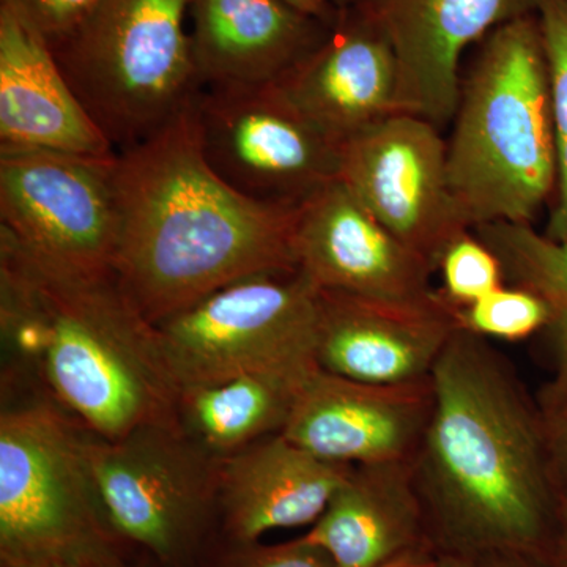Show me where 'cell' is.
I'll use <instances>...</instances> for the list:
<instances>
[{"instance_id": "obj_1", "label": "cell", "mask_w": 567, "mask_h": 567, "mask_svg": "<svg viewBox=\"0 0 567 567\" xmlns=\"http://www.w3.org/2000/svg\"><path fill=\"white\" fill-rule=\"evenodd\" d=\"M434 412L413 462L436 554H550L563 495L539 405L486 338L457 328L432 372Z\"/></svg>"}, {"instance_id": "obj_2", "label": "cell", "mask_w": 567, "mask_h": 567, "mask_svg": "<svg viewBox=\"0 0 567 567\" xmlns=\"http://www.w3.org/2000/svg\"><path fill=\"white\" fill-rule=\"evenodd\" d=\"M2 379L35 388L91 434L175 421L178 388L155 324L114 271L63 264L0 227Z\"/></svg>"}, {"instance_id": "obj_3", "label": "cell", "mask_w": 567, "mask_h": 567, "mask_svg": "<svg viewBox=\"0 0 567 567\" xmlns=\"http://www.w3.org/2000/svg\"><path fill=\"white\" fill-rule=\"evenodd\" d=\"M114 181V274L152 324L249 276L298 270L297 207L248 199L215 174L194 99L159 132L117 153Z\"/></svg>"}, {"instance_id": "obj_4", "label": "cell", "mask_w": 567, "mask_h": 567, "mask_svg": "<svg viewBox=\"0 0 567 567\" xmlns=\"http://www.w3.org/2000/svg\"><path fill=\"white\" fill-rule=\"evenodd\" d=\"M446 141L447 181L470 229L532 224L557 188L550 71L537 14L481 41Z\"/></svg>"}, {"instance_id": "obj_5", "label": "cell", "mask_w": 567, "mask_h": 567, "mask_svg": "<svg viewBox=\"0 0 567 567\" xmlns=\"http://www.w3.org/2000/svg\"><path fill=\"white\" fill-rule=\"evenodd\" d=\"M193 0H100L51 47L71 89L115 152L159 132L200 85L186 18Z\"/></svg>"}, {"instance_id": "obj_6", "label": "cell", "mask_w": 567, "mask_h": 567, "mask_svg": "<svg viewBox=\"0 0 567 567\" xmlns=\"http://www.w3.org/2000/svg\"><path fill=\"white\" fill-rule=\"evenodd\" d=\"M319 289L301 271L254 275L156 323L178 390L241 375L305 382L316 358Z\"/></svg>"}, {"instance_id": "obj_7", "label": "cell", "mask_w": 567, "mask_h": 567, "mask_svg": "<svg viewBox=\"0 0 567 567\" xmlns=\"http://www.w3.org/2000/svg\"><path fill=\"white\" fill-rule=\"evenodd\" d=\"M89 457L114 535L162 567H193L219 527L221 461L192 442L177 421L117 440L91 435Z\"/></svg>"}, {"instance_id": "obj_8", "label": "cell", "mask_w": 567, "mask_h": 567, "mask_svg": "<svg viewBox=\"0 0 567 567\" xmlns=\"http://www.w3.org/2000/svg\"><path fill=\"white\" fill-rule=\"evenodd\" d=\"M91 435L35 388L2 380L0 551L112 532L89 457Z\"/></svg>"}, {"instance_id": "obj_9", "label": "cell", "mask_w": 567, "mask_h": 567, "mask_svg": "<svg viewBox=\"0 0 567 567\" xmlns=\"http://www.w3.org/2000/svg\"><path fill=\"white\" fill-rule=\"evenodd\" d=\"M194 114L208 166L248 199L298 207L341 177V144L275 84L200 87Z\"/></svg>"}, {"instance_id": "obj_10", "label": "cell", "mask_w": 567, "mask_h": 567, "mask_svg": "<svg viewBox=\"0 0 567 567\" xmlns=\"http://www.w3.org/2000/svg\"><path fill=\"white\" fill-rule=\"evenodd\" d=\"M115 156L0 148V227L63 264L114 271L121 234Z\"/></svg>"}, {"instance_id": "obj_11", "label": "cell", "mask_w": 567, "mask_h": 567, "mask_svg": "<svg viewBox=\"0 0 567 567\" xmlns=\"http://www.w3.org/2000/svg\"><path fill=\"white\" fill-rule=\"evenodd\" d=\"M398 240L439 268L468 226L447 181L446 141L417 115H390L341 145V177Z\"/></svg>"}, {"instance_id": "obj_12", "label": "cell", "mask_w": 567, "mask_h": 567, "mask_svg": "<svg viewBox=\"0 0 567 567\" xmlns=\"http://www.w3.org/2000/svg\"><path fill=\"white\" fill-rule=\"evenodd\" d=\"M298 271L317 289L394 305L439 297L435 268L394 237L341 181L328 183L295 212Z\"/></svg>"}, {"instance_id": "obj_13", "label": "cell", "mask_w": 567, "mask_h": 567, "mask_svg": "<svg viewBox=\"0 0 567 567\" xmlns=\"http://www.w3.org/2000/svg\"><path fill=\"white\" fill-rule=\"evenodd\" d=\"M432 412V377L383 385L319 369L298 391L282 435L334 464H413Z\"/></svg>"}, {"instance_id": "obj_14", "label": "cell", "mask_w": 567, "mask_h": 567, "mask_svg": "<svg viewBox=\"0 0 567 567\" xmlns=\"http://www.w3.org/2000/svg\"><path fill=\"white\" fill-rule=\"evenodd\" d=\"M360 2L374 14L393 47L401 112L442 130L456 114L466 48L506 22L539 13L544 0Z\"/></svg>"}, {"instance_id": "obj_15", "label": "cell", "mask_w": 567, "mask_h": 567, "mask_svg": "<svg viewBox=\"0 0 567 567\" xmlns=\"http://www.w3.org/2000/svg\"><path fill=\"white\" fill-rule=\"evenodd\" d=\"M275 85L341 145L401 112L393 47L361 2L339 10L322 43Z\"/></svg>"}, {"instance_id": "obj_16", "label": "cell", "mask_w": 567, "mask_h": 567, "mask_svg": "<svg viewBox=\"0 0 567 567\" xmlns=\"http://www.w3.org/2000/svg\"><path fill=\"white\" fill-rule=\"evenodd\" d=\"M457 328L456 306L442 290L431 303L394 305L319 289L317 364L358 382H420Z\"/></svg>"}, {"instance_id": "obj_17", "label": "cell", "mask_w": 567, "mask_h": 567, "mask_svg": "<svg viewBox=\"0 0 567 567\" xmlns=\"http://www.w3.org/2000/svg\"><path fill=\"white\" fill-rule=\"evenodd\" d=\"M0 148L117 155L14 0H0Z\"/></svg>"}, {"instance_id": "obj_18", "label": "cell", "mask_w": 567, "mask_h": 567, "mask_svg": "<svg viewBox=\"0 0 567 567\" xmlns=\"http://www.w3.org/2000/svg\"><path fill=\"white\" fill-rule=\"evenodd\" d=\"M350 466L316 457L286 435L265 436L221 461L219 529L227 543H256L270 529L316 524Z\"/></svg>"}, {"instance_id": "obj_19", "label": "cell", "mask_w": 567, "mask_h": 567, "mask_svg": "<svg viewBox=\"0 0 567 567\" xmlns=\"http://www.w3.org/2000/svg\"><path fill=\"white\" fill-rule=\"evenodd\" d=\"M189 17L200 87L276 84L331 25L282 0H193Z\"/></svg>"}, {"instance_id": "obj_20", "label": "cell", "mask_w": 567, "mask_h": 567, "mask_svg": "<svg viewBox=\"0 0 567 567\" xmlns=\"http://www.w3.org/2000/svg\"><path fill=\"white\" fill-rule=\"evenodd\" d=\"M306 540L336 567H385L435 551L413 464L352 465Z\"/></svg>"}, {"instance_id": "obj_21", "label": "cell", "mask_w": 567, "mask_h": 567, "mask_svg": "<svg viewBox=\"0 0 567 567\" xmlns=\"http://www.w3.org/2000/svg\"><path fill=\"white\" fill-rule=\"evenodd\" d=\"M305 382L251 374L212 385L181 388L175 421L192 442L223 461L265 436L282 434Z\"/></svg>"}, {"instance_id": "obj_22", "label": "cell", "mask_w": 567, "mask_h": 567, "mask_svg": "<svg viewBox=\"0 0 567 567\" xmlns=\"http://www.w3.org/2000/svg\"><path fill=\"white\" fill-rule=\"evenodd\" d=\"M473 233L498 256L511 286L543 297L550 308V331L557 349L567 346V245L548 240L532 224L492 223Z\"/></svg>"}, {"instance_id": "obj_23", "label": "cell", "mask_w": 567, "mask_h": 567, "mask_svg": "<svg viewBox=\"0 0 567 567\" xmlns=\"http://www.w3.org/2000/svg\"><path fill=\"white\" fill-rule=\"evenodd\" d=\"M537 18L550 71L558 159L557 200L543 234L567 245V0H544Z\"/></svg>"}, {"instance_id": "obj_24", "label": "cell", "mask_w": 567, "mask_h": 567, "mask_svg": "<svg viewBox=\"0 0 567 567\" xmlns=\"http://www.w3.org/2000/svg\"><path fill=\"white\" fill-rule=\"evenodd\" d=\"M458 328L498 341L532 338L550 323V308L543 297L520 286H505L468 306H456Z\"/></svg>"}, {"instance_id": "obj_25", "label": "cell", "mask_w": 567, "mask_h": 567, "mask_svg": "<svg viewBox=\"0 0 567 567\" xmlns=\"http://www.w3.org/2000/svg\"><path fill=\"white\" fill-rule=\"evenodd\" d=\"M436 270L443 279L440 290L458 308L475 303L506 284L498 256L473 230L447 246Z\"/></svg>"}, {"instance_id": "obj_26", "label": "cell", "mask_w": 567, "mask_h": 567, "mask_svg": "<svg viewBox=\"0 0 567 567\" xmlns=\"http://www.w3.org/2000/svg\"><path fill=\"white\" fill-rule=\"evenodd\" d=\"M112 532L92 533L43 548L0 551L2 567H132Z\"/></svg>"}, {"instance_id": "obj_27", "label": "cell", "mask_w": 567, "mask_h": 567, "mask_svg": "<svg viewBox=\"0 0 567 567\" xmlns=\"http://www.w3.org/2000/svg\"><path fill=\"white\" fill-rule=\"evenodd\" d=\"M215 567H336L333 559L303 536L289 543L265 546L256 543H227Z\"/></svg>"}, {"instance_id": "obj_28", "label": "cell", "mask_w": 567, "mask_h": 567, "mask_svg": "<svg viewBox=\"0 0 567 567\" xmlns=\"http://www.w3.org/2000/svg\"><path fill=\"white\" fill-rule=\"evenodd\" d=\"M558 365L554 379L537 398L548 451L559 491L567 494V346L557 349Z\"/></svg>"}, {"instance_id": "obj_29", "label": "cell", "mask_w": 567, "mask_h": 567, "mask_svg": "<svg viewBox=\"0 0 567 567\" xmlns=\"http://www.w3.org/2000/svg\"><path fill=\"white\" fill-rule=\"evenodd\" d=\"M47 39L50 47L61 43L80 28L100 0H14Z\"/></svg>"}, {"instance_id": "obj_30", "label": "cell", "mask_w": 567, "mask_h": 567, "mask_svg": "<svg viewBox=\"0 0 567 567\" xmlns=\"http://www.w3.org/2000/svg\"><path fill=\"white\" fill-rule=\"evenodd\" d=\"M476 561L480 567H555L547 555L516 554V551L487 555Z\"/></svg>"}, {"instance_id": "obj_31", "label": "cell", "mask_w": 567, "mask_h": 567, "mask_svg": "<svg viewBox=\"0 0 567 567\" xmlns=\"http://www.w3.org/2000/svg\"><path fill=\"white\" fill-rule=\"evenodd\" d=\"M282 2L301 13L327 22V24H333L339 10H341L336 6L334 0H282Z\"/></svg>"}, {"instance_id": "obj_32", "label": "cell", "mask_w": 567, "mask_h": 567, "mask_svg": "<svg viewBox=\"0 0 567 567\" xmlns=\"http://www.w3.org/2000/svg\"><path fill=\"white\" fill-rule=\"evenodd\" d=\"M548 558L551 559L555 567H567V494H563L558 528Z\"/></svg>"}, {"instance_id": "obj_33", "label": "cell", "mask_w": 567, "mask_h": 567, "mask_svg": "<svg viewBox=\"0 0 567 567\" xmlns=\"http://www.w3.org/2000/svg\"><path fill=\"white\" fill-rule=\"evenodd\" d=\"M436 551H423V554L412 555V557L399 559L393 565L385 567H434Z\"/></svg>"}, {"instance_id": "obj_34", "label": "cell", "mask_w": 567, "mask_h": 567, "mask_svg": "<svg viewBox=\"0 0 567 567\" xmlns=\"http://www.w3.org/2000/svg\"><path fill=\"white\" fill-rule=\"evenodd\" d=\"M434 567H480L476 559L458 555L436 554Z\"/></svg>"}, {"instance_id": "obj_35", "label": "cell", "mask_w": 567, "mask_h": 567, "mask_svg": "<svg viewBox=\"0 0 567 567\" xmlns=\"http://www.w3.org/2000/svg\"><path fill=\"white\" fill-rule=\"evenodd\" d=\"M334 2L339 9H344V7L353 6V3L360 2V0H334Z\"/></svg>"}]
</instances>
